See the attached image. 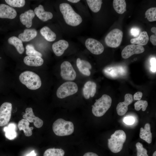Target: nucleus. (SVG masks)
<instances>
[{"label": "nucleus", "instance_id": "6ab92c4d", "mask_svg": "<svg viewBox=\"0 0 156 156\" xmlns=\"http://www.w3.org/2000/svg\"><path fill=\"white\" fill-rule=\"evenodd\" d=\"M76 64L79 71L82 74L87 76L90 75L91 73L90 69L91 68L92 66L89 62L78 58L77 60Z\"/></svg>", "mask_w": 156, "mask_h": 156}, {"label": "nucleus", "instance_id": "1a4fd4ad", "mask_svg": "<svg viewBox=\"0 0 156 156\" xmlns=\"http://www.w3.org/2000/svg\"><path fill=\"white\" fill-rule=\"evenodd\" d=\"M60 75L64 79L73 81L76 78V73L70 63L68 61L63 62L60 66Z\"/></svg>", "mask_w": 156, "mask_h": 156}, {"label": "nucleus", "instance_id": "f8f14e48", "mask_svg": "<svg viewBox=\"0 0 156 156\" xmlns=\"http://www.w3.org/2000/svg\"><path fill=\"white\" fill-rule=\"evenodd\" d=\"M25 113L23 115V118L30 122H33L34 126L37 128H40L43 125V120L38 117L35 116L31 107H27L25 110Z\"/></svg>", "mask_w": 156, "mask_h": 156}, {"label": "nucleus", "instance_id": "a211bd4d", "mask_svg": "<svg viewBox=\"0 0 156 156\" xmlns=\"http://www.w3.org/2000/svg\"><path fill=\"white\" fill-rule=\"evenodd\" d=\"M35 14L40 20L45 22L51 19L53 17V14L50 12L45 11L43 6L41 5L35 8Z\"/></svg>", "mask_w": 156, "mask_h": 156}, {"label": "nucleus", "instance_id": "423d86ee", "mask_svg": "<svg viewBox=\"0 0 156 156\" xmlns=\"http://www.w3.org/2000/svg\"><path fill=\"white\" fill-rule=\"evenodd\" d=\"M78 88L74 82L67 81L64 83L58 88L56 92L57 96L63 99L76 93Z\"/></svg>", "mask_w": 156, "mask_h": 156}, {"label": "nucleus", "instance_id": "7c9ffc66", "mask_svg": "<svg viewBox=\"0 0 156 156\" xmlns=\"http://www.w3.org/2000/svg\"><path fill=\"white\" fill-rule=\"evenodd\" d=\"M145 15L148 20L150 22L156 21V8H150L147 10L145 13Z\"/></svg>", "mask_w": 156, "mask_h": 156}, {"label": "nucleus", "instance_id": "c85d7f7f", "mask_svg": "<svg viewBox=\"0 0 156 156\" xmlns=\"http://www.w3.org/2000/svg\"><path fill=\"white\" fill-rule=\"evenodd\" d=\"M87 4L90 10L93 12H98L101 7L102 3L101 0H87Z\"/></svg>", "mask_w": 156, "mask_h": 156}, {"label": "nucleus", "instance_id": "a18cd8bd", "mask_svg": "<svg viewBox=\"0 0 156 156\" xmlns=\"http://www.w3.org/2000/svg\"><path fill=\"white\" fill-rule=\"evenodd\" d=\"M153 156H156V151H155L153 154Z\"/></svg>", "mask_w": 156, "mask_h": 156}, {"label": "nucleus", "instance_id": "37998d69", "mask_svg": "<svg viewBox=\"0 0 156 156\" xmlns=\"http://www.w3.org/2000/svg\"><path fill=\"white\" fill-rule=\"evenodd\" d=\"M151 31L153 33L156 34V27H153L151 29Z\"/></svg>", "mask_w": 156, "mask_h": 156}, {"label": "nucleus", "instance_id": "473e14b6", "mask_svg": "<svg viewBox=\"0 0 156 156\" xmlns=\"http://www.w3.org/2000/svg\"><path fill=\"white\" fill-rule=\"evenodd\" d=\"M5 1L12 7L21 8L24 6L25 4L24 0H5Z\"/></svg>", "mask_w": 156, "mask_h": 156}, {"label": "nucleus", "instance_id": "f257e3e1", "mask_svg": "<svg viewBox=\"0 0 156 156\" xmlns=\"http://www.w3.org/2000/svg\"><path fill=\"white\" fill-rule=\"evenodd\" d=\"M60 9L67 24L72 26H76L82 22L81 17L74 11L68 3H61L60 5Z\"/></svg>", "mask_w": 156, "mask_h": 156}, {"label": "nucleus", "instance_id": "c03bdc74", "mask_svg": "<svg viewBox=\"0 0 156 156\" xmlns=\"http://www.w3.org/2000/svg\"><path fill=\"white\" fill-rule=\"evenodd\" d=\"M68 1L69 2H70L72 3H77L80 1V0H68Z\"/></svg>", "mask_w": 156, "mask_h": 156}, {"label": "nucleus", "instance_id": "c9c22d12", "mask_svg": "<svg viewBox=\"0 0 156 156\" xmlns=\"http://www.w3.org/2000/svg\"><path fill=\"white\" fill-rule=\"evenodd\" d=\"M135 121L134 118L131 116H126L123 119V122L127 125H133L134 124Z\"/></svg>", "mask_w": 156, "mask_h": 156}, {"label": "nucleus", "instance_id": "39448f33", "mask_svg": "<svg viewBox=\"0 0 156 156\" xmlns=\"http://www.w3.org/2000/svg\"><path fill=\"white\" fill-rule=\"evenodd\" d=\"M52 129L56 135L64 136L70 135L73 132L74 126L72 122L59 118L53 123Z\"/></svg>", "mask_w": 156, "mask_h": 156}, {"label": "nucleus", "instance_id": "7ed1b4c3", "mask_svg": "<svg viewBox=\"0 0 156 156\" xmlns=\"http://www.w3.org/2000/svg\"><path fill=\"white\" fill-rule=\"evenodd\" d=\"M21 82L28 89L35 90L41 86V81L40 77L32 71H26L22 73L19 75Z\"/></svg>", "mask_w": 156, "mask_h": 156}, {"label": "nucleus", "instance_id": "4c0bfd02", "mask_svg": "<svg viewBox=\"0 0 156 156\" xmlns=\"http://www.w3.org/2000/svg\"><path fill=\"white\" fill-rule=\"evenodd\" d=\"M150 64L151 65V70L153 72H156V60L155 58H152L150 60Z\"/></svg>", "mask_w": 156, "mask_h": 156}, {"label": "nucleus", "instance_id": "72a5a7b5", "mask_svg": "<svg viewBox=\"0 0 156 156\" xmlns=\"http://www.w3.org/2000/svg\"><path fill=\"white\" fill-rule=\"evenodd\" d=\"M148 105V102L146 101L140 100L136 102L134 104L135 109L136 111H139L141 108L144 111L146 109Z\"/></svg>", "mask_w": 156, "mask_h": 156}, {"label": "nucleus", "instance_id": "58836bf2", "mask_svg": "<svg viewBox=\"0 0 156 156\" xmlns=\"http://www.w3.org/2000/svg\"><path fill=\"white\" fill-rule=\"evenodd\" d=\"M142 93L141 92H136L134 95V99L136 100H140L142 96Z\"/></svg>", "mask_w": 156, "mask_h": 156}, {"label": "nucleus", "instance_id": "f3484780", "mask_svg": "<svg viewBox=\"0 0 156 156\" xmlns=\"http://www.w3.org/2000/svg\"><path fill=\"white\" fill-rule=\"evenodd\" d=\"M35 16L34 12L32 10H29L21 14L20 19L23 24L25 25L27 28H29L32 25V20Z\"/></svg>", "mask_w": 156, "mask_h": 156}, {"label": "nucleus", "instance_id": "dca6fc26", "mask_svg": "<svg viewBox=\"0 0 156 156\" xmlns=\"http://www.w3.org/2000/svg\"><path fill=\"white\" fill-rule=\"evenodd\" d=\"M69 46L68 42L64 40H60L53 44L52 49L55 54L57 56L62 55Z\"/></svg>", "mask_w": 156, "mask_h": 156}, {"label": "nucleus", "instance_id": "aec40b11", "mask_svg": "<svg viewBox=\"0 0 156 156\" xmlns=\"http://www.w3.org/2000/svg\"><path fill=\"white\" fill-rule=\"evenodd\" d=\"M37 34V32L34 29H26L23 33L18 35V38L22 42H28L34 38Z\"/></svg>", "mask_w": 156, "mask_h": 156}, {"label": "nucleus", "instance_id": "a878e982", "mask_svg": "<svg viewBox=\"0 0 156 156\" xmlns=\"http://www.w3.org/2000/svg\"><path fill=\"white\" fill-rule=\"evenodd\" d=\"M8 42L15 47L19 54H22L23 53L24 48L23 42L18 38L15 36H12L8 39Z\"/></svg>", "mask_w": 156, "mask_h": 156}, {"label": "nucleus", "instance_id": "9b49d317", "mask_svg": "<svg viewBox=\"0 0 156 156\" xmlns=\"http://www.w3.org/2000/svg\"><path fill=\"white\" fill-rule=\"evenodd\" d=\"M144 51V47L141 45L131 44L125 47L121 53L122 57L127 59L134 54H138L142 53Z\"/></svg>", "mask_w": 156, "mask_h": 156}, {"label": "nucleus", "instance_id": "e433bc0d", "mask_svg": "<svg viewBox=\"0 0 156 156\" xmlns=\"http://www.w3.org/2000/svg\"><path fill=\"white\" fill-rule=\"evenodd\" d=\"M140 30L139 28L134 27L130 30V33L131 35L134 37H138L140 34Z\"/></svg>", "mask_w": 156, "mask_h": 156}, {"label": "nucleus", "instance_id": "4be33fe9", "mask_svg": "<svg viewBox=\"0 0 156 156\" xmlns=\"http://www.w3.org/2000/svg\"><path fill=\"white\" fill-rule=\"evenodd\" d=\"M24 62L27 65L30 66H38L42 65L44 60L40 57L27 55L24 59Z\"/></svg>", "mask_w": 156, "mask_h": 156}, {"label": "nucleus", "instance_id": "ea45409f", "mask_svg": "<svg viewBox=\"0 0 156 156\" xmlns=\"http://www.w3.org/2000/svg\"><path fill=\"white\" fill-rule=\"evenodd\" d=\"M150 41L152 44L155 46L156 45V35L153 34L151 35L150 37Z\"/></svg>", "mask_w": 156, "mask_h": 156}, {"label": "nucleus", "instance_id": "20e7f679", "mask_svg": "<svg viewBox=\"0 0 156 156\" xmlns=\"http://www.w3.org/2000/svg\"><path fill=\"white\" fill-rule=\"evenodd\" d=\"M96 102L92 105V112L96 117L103 116L111 106L112 99L109 95L104 94L99 99L96 100Z\"/></svg>", "mask_w": 156, "mask_h": 156}, {"label": "nucleus", "instance_id": "ddd939ff", "mask_svg": "<svg viewBox=\"0 0 156 156\" xmlns=\"http://www.w3.org/2000/svg\"><path fill=\"white\" fill-rule=\"evenodd\" d=\"M133 101L132 95L129 93L126 94L125 96V100L120 102L117 105L116 109L117 114L119 116L124 115L128 110V106Z\"/></svg>", "mask_w": 156, "mask_h": 156}, {"label": "nucleus", "instance_id": "b1692460", "mask_svg": "<svg viewBox=\"0 0 156 156\" xmlns=\"http://www.w3.org/2000/svg\"><path fill=\"white\" fill-rule=\"evenodd\" d=\"M29 122L27 120L23 119L19 121L18 124V127L20 131L23 130L25 135L27 136H30L32 134V130L33 127H29Z\"/></svg>", "mask_w": 156, "mask_h": 156}, {"label": "nucleus", "instance_id": "f704fd0d", "mask_svg": "<svg viewBox=\"0 0 156 156\" xmlns=\"http://www.w3.org/2000/svg\"><path fill=\"white\" fill-rule=\"evenodd\" d=\"M135 146L137 151V156H148L147 150L143 147L142 143L138 142Z\"/></svg>", "mask_w": 156, "mask_h": 156}, {"label": "nucleus", "instance_id": "2f4dec72", "mask_svg": "<svg viewBox=\"0 0 156 156\" xmlns=\"http://www.w3.org/2000/svg\"><path fill=\"white\" fill-rule=\"evenodd\" d=\"M26 53L29 56H34L41 57L42 55L41 53L36 51L34 46L31 44H28L26 47Z\"/></svg>", "mask_w": 156, "mask_h": 156}, {"label": "nucleus", "instance_id": "bb28decb", "mask_svg": "<svg viewBox=\"0 0 156 156\" xmlns=\"http://www.w3.org/2000/svg\"><path fill=\"white\" fill-rule=\"evenodd\" d=\"M40 33L45 39L49 42H52L55 40L56 36L55 34L48 27L44 26L40 30Z\"/></svg>", "mask_w": 156, "mask_h": 156}, {"label": "nucleus", "instance_id": "412c9836", "mask_svg": "<svg viewBox=\"0 0 156 156\" xmlns=\"http://www.w3.org/2000/svg\"><path fill=\"white\" fill-rule=\"evenodd\" d=\"M140 137L148 144L151 142L152 135L151 132L150 125L149 123L146 124L144 128L142 127L140 128Z\"/></svg>", "mask_w": 156, "mask_h": 156}, {"label": "nucleus", "instance_id": "393cba45", "mask_svg": "<svg viewBox=\"0 0 156 156\" xmlns=\"http://www.w3.org/2000/svg\"><path fill=\"white\" fill-rule=\"evenodd\" d=\"M149 38L147 32L143 31L141 32L137 37L132 38L130 40L132 44H137L140 45H145L147 44Z\"/></svg>", "mask_w": 156, "mask_h": 156}, {"label": "nucleus", "instance_id": "f03ea898", "mask_svg": "<svg viewBox=\"0 0 156 156\" xmlns=\"http://www.w3.org/2000/svg\"><path fill=\"white\" fill-rule=\"evenodd\" d=\"M126 138L125 132L122 130L115 131L108 139V146L110 151L113 153H117L122 150L123 145Z\"/></svg>", "mask_w": 156, "mask_h": 156}, {"label": "nucleus", "instance_id": "a19ab883", "mask_svg": "<svg viewBox=\"0 0 156 156\" xmlns=\"http://www.w3.org/2000/svg\"><path fill=\"white\" fill-rule=\"evenodd\" d=\"M83 156H99V155L96 153L92 152H88L86 153Z\"/></svg>", "mask_w": 156, "mask_h": 156}, {"label": "nucleus", "instance_id": "4468645a", "mask_svg": "<svg viewBox=\"0 0 156 156\" xmlns=\"http://www.w3.org/2000/svg\"><path fill=\"white\" fill-rule=\"evenodd\" d=\"M16 15V11L12 7L4 4H0V18L13 19Z\"/></svg>", "mask_w": 156, "mask_h": 156}, {"label": "nucleus", "instance_id": "79ce46f5", "mask_svg": "<svg viewBox=\"0 0 156 156\" xmlns=\"http://www.w3.org/2000/svg\"><path fill=\"white\" fill-rule=\"evenodd\" d=\"M36 154L35 152L33 150L26 156H36Z\"/></svg>", "mask_w": 156, "mask_h": 156}, {"label": "nucleus", "instance_id": "5701e85b", "mask_svg": "<svg viewBox=\"0 0 156 156\" xmlns=\"http://www.w3.org/2000/svg\"><path fill=\"white\" fill-rule=\"evenodd\" d=\"M16 125L13 123H11L4 127L3 129L5 132L6 138L10 140L15 139L17 136V133L16 131Z\"/></svg>", "mask_w": 156, "mask_h": 156}, {"label": "nucleus", "instance_id": "c756f323", "mask_svg": "<svg viewBox=\"0 0 156 156\" xmlns=\"http://www.w3.org/2000/svg\"><path fill=\"white\" fill-rule=\"evenodd\" d=\"M65 152L60 148H49L44 152L43 156H64Z\"/></svg>", "mask_w": 156, "mask_h": 156}, {"label": "nucleus", "instance_id": "0eeeda50", "mask_svg": "<svg viewBox=\"0 0 156 156\" xmlns=\"http://www.w3.org/2000/svg\"><path fill=\"white\" fill-rule=\"evenodd\" d=\"M123 37V32L120 29H115L110 31L105 38L106 45L112 48H116L120 45Z\"/></svg>", "mask_w": 156, "mask_h": 156}, {"label": "nucleus", "instance_id": "2eb2a0df", "mask_svg": "<svg viewBox=\"0 0 156 156\" xmlns=\"http://www.w3.org/2000/svg\"><path fill=\"white\" fill-rule=\"evenodd\" d=\"M96 85L91 81H88L85 84L83 88V93L84 98L89 99L94 97L96 92Z\"/></svg>", "mask_w": 156, "mask_h": 156}, {"label": "nucleus", "instance_id": "6e6552de", "mask_svg": "<svg viewBox=\"0 0 156 156\" xmlns=\"http://www.w3.org/2000/svg\"><path fill=\"white\" fill-rule=\"evenodd\" d=\"M12 104L9 102L3 103L0 107V127L8 124L11 117Z\"/></svg>", "mask_w": 156, "mask_h": 156}, {"label": "nucleus", "instance_id": "9d476101", "mask_svg": "<svg viewBox=\"0 0 156 156\" xmlns=\"http://www.w3.org/2000/svg\"><path fill=\"white\" fill-rule=\"evenodd\" d=\"M85 44L87 49L94 54H100L104 50V47L101 43L92 38H88L85 41Z\"/></svg>", "mask_w": 156, "mask_h": 156}, {"label": "nucleus", "instance_id": "cd10ccee", "mask_svg": "<svg viewBox=\"0 0 156 156\" xmlns=\"http://www.w3.org/2000/svg\"><path fill=\"white\" fill-rule=\"evenodd\" d=\"M113 6L116 12L122 14L126 11V3L124 0H114Z\"/></svg>", "mask_w": 156, "mask_h": 156}]
</instances>
